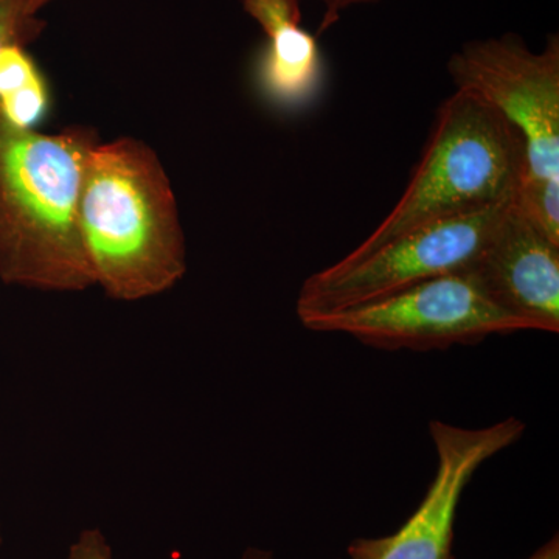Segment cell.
<instances>
[{"mask_svg": "<svg viewBox=\"0 0 559 559\" xmlns=\"http://www.w3.org/2000/svg\"><path fill=\"white\" fill-rule=\"evenodd\" d=\"M79 216L92 282L110 299H150L186 275V241L170 180L156 154L138 140L94 146Z\"/></svg>", "mask_w": 559, "mask_h": 559, "instance_id": "obj_1", "label": "cell"}, {"mask_svg": "<svg viewBox=\"0 0 559 559\" xmlns=\"http://www.w3.org/2000/svg\"><path fill=\"white\" fill-rule=\"evenodd\" d=\"M95 143L81 130L38 134L0 117V275L50 293L94 286L80 231V194Z\"/></svg>", "mask_w": 559, "mask_h": 559, "instance_id": "obj_2", "label": "cell"}, {"mask_svg": "<svg viewBox=\"0 0 559 559\" xmlns=\"http://www.w3.org/2000/svg\"><path fill=\"white\" fill-rule=\"evenodd\" d=\"M525 170L520 131L481 98L455 91L437 109L421 159L395 207L337 263H358L426 224L513 200Z\"/></svg>", "mask_w": 559, "mask_h": 559, "instance_id": "obj_3", "label": "cell"}, {"mask_svg": "<svg viewBox=\"0 0 559 559\" xmlns=\"http://www.w3.org/2000/svg\"><path fill=\"white\" fill-rule=\"evenodd\" d=\"M316 333L347 334L385 352H430L476 345L492 334L536 331L528 320L489 301L465 274L428 280L348 310L300 319Z\"/></svg>", "mask_w": 559, "mask_h": 559, "instance_id": "obj_4", "label": "cell"}, {"mask_svg": "<svg viewBox=\"0 0 559 559\" xmlns=\"http://www.w3.org/2000/svg\"><path fill=\"white\" fill-rule=\"evenodd\" d=\"M511 201L436 221L382 246L353 264L334 263L305 280L297 316L325 314L370 304L444 275L465 274L506 215Z\"/></svg>", "mask_w": 559, "mask_h": 559, "instance_id": "obj_5", "label": "cell"}, {"mask_svg": "<svg viewBox=\"0 0 559 559\" xmlns=\"http://www.w3.org/2000/svg\"><path fill=\"white\" fill-rule=\"evenodd\" d=\"M457 91L476 95L513 124L525 143L524 178L559 180V38L543 51L518 35L469 40L452 53Z\"/></svg>", "mask_w": 559, "mask_h": 559, "instance_id": "obj_6", "label": "cell"}, {"mask_svg": "<svg viewBox=\"0 0 559 559\" xmlns=\"http://www.w3.org/2000/svg\"><path fill=\"white\" fill-rule=\"evenodd\" d=\"M525 425L510 417L469 429L432 419L430 439L437 471L425 498L395 533L349 543V559H455L454 527L460 500L484 463L524 436Z\"/></svg>", "mask_w": 559, "mask_h": 559, "instance_id": "obj_7", "label": "cell"}, {"mask_svg": "<svg viewBox=\"0 0 559 559\" xmlns=\"http://www.w3.org/2000/svg\"><path fill=\"white\" fill-rule=\"evenodd\" d=\"M466 277L492 304L559 333V246L536 229L511 201Z\"/></svg>", "mask_w": 559, "mask_h": 559, "instance_id": "obj_8", "label": "cell"}, {"mask_svg": "<svg viewBox=\"0 0 559 559\" xmlns=\"http://www.w3.org/2000/svg\"><path fill=\"white\" fill-rule=\"evenodd\" d=\"M267 36L259 80L264 94L283 106L304 105L318 91L322 57L318 38L300 27L299 0H242Z\"/></svg>", "mask_w": 559, "mask_h": 559, "instance_id": "obj_9", "label": "cell"}, {"mask_svg": "<svg viewBox=\"0 0 559 559\" xmlns=\"http://www.w3.org/2000/svg\"><path fill=\"white\" fill-rule=\"evenodd\" d=\"M49 105L46 83L35 62L10 44L0 50V117L17 130H33L44 119Z\"/></svg>", "mask_w": 559, "mask_h": 559, "instance_id": "obj_10", "label": "cell"}, {"mask_svg": "<svg viewBox=\"0 0 559 559\" xmlns=\"http://www.w3.org/2000/svg\"><path fill=\"white\" fill-rule=\"evenodd\" d=\"M513 204L536 229L559 246V180L522 179Z\"/></svg>", "mask_w": 559, "mask_h": 559, "instance_id": "obj_11", "label": "cell"}, {"mask_svg": "<svg viewBox=\"0 0 559 559\" xmlns=\"http://www.w3.org/2000/svg\"><path fill=\"white\" fill-rule=\"evenodd\" d=\"M50 0H0V50L21 44L35 28V14Z\"/></svg>", "mask_w": 559, "mask_h": 559, "instance_id": "obj_12", "label": "cell"}, {"mask_svg": "<svg viewBox=\"0 0 559 559\" xmlns=\"http://www.w3.org/2000/svg\"><path fill=\"white\" fill-rule=\"evenodd\" d=\"M66 559H114L112 547L100 528H84L70 544Z\"/></svg>", "mask_w": 559, "mask_h": 559, "instance_id": "obj_13", "label": "cell"}, {"mask_svg": "<svg viewBox=\"0 0 559 559\" xmlns=\"http://www.w3.org/2000/svg\"><path fill=\"white\" fill-rule=\"evenodd\" d=\"M323 5V17L320 22L319 33L330 31L340 21L342 11L360 3L378 2V0H320Z\"/></svg>", "mask_w": 559, "mask_h": 559, "instance_id": "obj_14", "label": "cell"}, {"mask_svg": "<svg viewBox=\"0 0 559 559\" xmlns=\"http://www.w3.org/2000/svg\"><path fill=\"white\" fill-rule=\"evenodd\" d=\"M527 559H559L558 535H555L554 538L547 540L544 546H540L539 549Z\"/></svg>", "mask_w": 559, "mask_h": 559, "instance_id": "obj_15", "label": "cell"}, {"mask_svg": "<svg viewBox=\"0 0 559 559\" xmlns=\"http://www.w3.org/2000/svg\"><path fill=\"white\" fill-rule=\"evenodd\" d=\"M238 559H275L271 550L260 549V547H248Z\"/></svg>", "mask_w": 559, "mask_h": 559, "instance_id": "obj_16", "label": "cell"}, {"mask_svg": "<svg viewBox=\"0 0 559 559\" xmlns=\"http://www.w3.org/2000/svg\"><path fill=\"white\" fill-rule=\"evenodd\" d=\"M0 546H2V527H0Z\"/></svg>", "mask_w": 559, "mask_h": 559, "instance_id": "obj_17", "label": "cell"}]
</instances>
